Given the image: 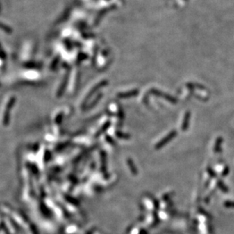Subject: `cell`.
I'll use <instances>...</instances> for the list:
<instances>
[{"label": "cell", "mask_w": 234, "mask_h": 234, "mask_svg": "<svg viewBox=\"0 0 234 234\" xmlns=\"http://www.w3.org/2000/svg\"><path fill=\"white\" fill-rule=\"evenodd\" d=\"M177 131H171V132L169 133L167 135V136H165V137H164V138L162 139V140H160L159 142H158L157 144H156V149H160L161 148L164 147V146H165V145H166V144L168 143L169 142H171V141L173 140V139L174 138V137H176V136H177Z\"/></svg>", "instance_id": "1"}, {"label": "cell", "mask_w": 234, "mask_h": 234, "mask_svg": "<svg viewBox=\"0 0 234 234\" xmlns=\"http://www.w3.org/2000/svg\"><path fill=\"white\" fill-rule=\"evenodd\" d=\"M149 92H150V93H152V94H154V95H156V96H157L161 97V98H164L165 99L167 100V101H169V102H171V103H173V104H176V103H177V99L174 98L173 96H170V95L167 94V93L162 92L161 91L158 90H156V89H152V90H150Z\"/></svg>", "instance_id": "2"}, {"label": "cell", "mask_w": 234, "mask_h": 234, "mask_svg": "<svg viewBox=\"0 0 234 234\" xmlns=\"http://www.w3.org/2000/svg\"><path fill=\"white\" fill-rule=\"evenodd\" d=\"M190 112L187 111L185 114L184 118H183V121L182 124V127H181V129H182L183 131H186V130H188L189 128V125H190Z\"/></svg>", "instance_id": "3"}, {"label": "cell", "mask_w": 234, "mask_h": 234, "mask_svg": "<svg viewBox=\"0 0 234 234\" xmlns=\"http://www.w3.org/2000/svg\"><path fill=\"white\" fill-rule=\"evenodd\" d=\"M223 142V138L219 136L216 140V142L215 144V147H214V152L215 153H220L221 152V144Z\"/></svg>", "instance_id": "4"}, {"label": "cell", "mask_w": 234, "mask_h": 234, "mask_svg": "<svg viewBox=\"0 0 234 234\" xmlns=\"http://www.w3.org/2000/svg\"><path fill=\"white\" fill-rule=\"evenodd\" d=\"M138 93L139 91L137 90H135L130 91V92H122V93H120L118 96H119V97H121V98H129V97L136 96Z\"/></svg>", "instance_id": "5"}, {"label": "cell", "mask_w": 234, "mask_h": 234, "mask_svg": "<svg viewBox=\"0 0 234 234\" xmlns=\"http://www.w3.org/2000/svg\"><path fill=\"white\" fill-rule=\"evenodd\" d=\"M217 186H218L219 189H220L222 192H225V193H226V192H229L228 187L225 185V183L223 182L222 181H221V180H218V181H217Z\"/></svg>", "instance_id": "6"}, {"label": "cell", "mask_w": 234, "mask_h": 234, "mask_svg": "<svg viewBox=\"0 0 234 234\" xmlns=\"http://www.w3.org/2000/svg\"><path fill=\"white\" fill-rule=\"evenodd\" d=\"M186 86H188L190 89H191V90H192V89H195V88L201 89V90H205V89H206L203 86H201V85L197 84V83H189L186 84Z\"/></svg>", "instance_id": "7"}, {"label": "cell", "mask_w": 234, "mask_h": 234, "mask_svg": "<svg viewBox=\"0 0 234 234\" xmlns=\"http://www.w3.org/2000/svg\"><path fill=\"white\" fill-rule=\"evenodd\" d=\"M224 206H225V207H226V208H234V201H226L224 202Z\"/></svg>", "instance_id": "8"}, {"label": "cell", "mask_w": 234, "mask_h": 234, "mask_svg": "<svg viewBox=\"0 0 234 234\" xmlns=\"http://www.w3.org/2000/svg\"><path fill=\"white\" fill-rule=\"evenodd\" d=\"M207 171H208V174L210 175V177H216V174H215V171H214L211 168V167H208Z\"/></svg>", "instance_id": "9"}, {"label": "cell", "mask_w": 234, "mask_h": 234, "mask_svg": "<svg viewBox=\"0 0 234 234\" xmlns=\"http://www.w3.org/2000/svg\"><path fill=\"white\" fill-rule=\"evenodd\" d=\"M229 172H230V169H229L228 167H225V168L224 169V171L222 172V176L223 177H226V175L228 174Z\"/></svg>", "instance_id": "10"}]
</instances>
